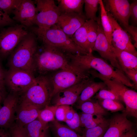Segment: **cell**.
Instances as JSON below:
<instances>
[{
  "label": "cell",
  "instance_id": "1",
  "mask_svg": "<svg viewBox=\"0 0 137 137\" xmlns=\"http://www.w3.org/2000/svg\"><path fill=\"white\" fill-rule=\"evenodd\" d=\"M92 52L85 55L67 54L71 65L81 73L88 74L89 71L93 70L108 79L118 81L127 87L134 88V85L124 73L102 59L94 56Z\"/></svg>",
  "mask_w": 137,
  "mask_h": 137
},
{
  "label": "cell",
  "instance_id": "18",
  "mask_svg": "<svg viewBox=\"0 0 137 137\" xmlns=\"http://www.w3.org/2000/svg\"><path fill=\"white\" fill-rule=\"evenodd\" d=\"M124 112L116 114L109 121V126L103 137H119L133 127V124L127 118Z\"/></svg>",
  "mask_w": 137,
  "mask_h": 137
},
{
  "label": "cell",
  "instance_id": "49",
  "mask_svg": "<svg viewBox=\"0 0 137 137\" xmlns=\"http://www.w3.org/2000/svg\"><path fill=\"white\" fill-rule=\"evenodd\" d=\"M1 107H2V106H1L0 104V109L1 108Z\"/></svg>",
  "mask_w": 137,
  "mask_h": 137
},
{
  "label": "cell",
  "instance_id": "29",
  "mask_svg": "<svg viewBox=\"0 0 137 137\" xmlns=\"http://www.w3.org/2000/svg\"><path fill=\"white\" fill-rule=\"evenodd\" d=\"M109 125V121L104 122L95 127L85 129L82 132V137H103Z\"/></svg>",
  "mask_w": 137,
  "mask_h": 137
},
{
  "label": "cell",
  "instance_id": "16",
  "mask_svg": "<svg viewBox=\"0 0 137 137\" xmlns=\"http://www.w3.org/2000/svg\"><path fill=\"white\" fill-rule=\"evenodd\" d=\"M105 10L126 29L129 26L130 4L127 0H104Z\"/></svg>",
  "mask_w": 137,
  "mask_h": 137
},
{
  "label": "cell",
  "instance_id": "2",
  "mask_svg": "<svg viewBox=\"0 0 137 137\" xmlns=\"http://www.w3.org/2000/svg\"><path fill=\"white\" fill-rule=\"evenodd\" d=\"M37 39L30 31L9 55V68L25 71L33 74L36 71L35 57L38 48Z\"/></svg>",
  "mask_w": 137,
  "mask_h": 137
},
{
  "label": "cell",
  "instance_id": "45",
  "mask_svg": "<svg viewBox=\"0 0 137 137\" xmlns=\"http://www.w3.org/2000/svg\"><path fill=\"white\" fill-rule=\"evenodd\" d=\"M75 112L72 109L70 108L66 113L65 121L66 120H70L72 119L74 116Z\"/></svg>",
  "mask_w": 137,
  "mask_h": 137
},
{
  "label": "cell",
  "instance_id": "8",
  "mask_svg": "<svg viewBox=\"0 0 137 137\" xmlns=\"http://www.w3.org/2000/svg\"><path fill=\"white\" fill-rule=\"evenodd\" d=\"M37 15L35 24L39 28H49L56 25L60 14L53 0H36Z\"/></svg>",
  "mask_w": 137,
  "mask_h": 137
},
{
  "label": "cell",
  "instance_id": "48",
  "mask_svg": "<svg viewBox=\"0 0 137 137\" xmlns=\"http://www.w3.org/2000/svg\"><path fill=\"white\" fill-rule=\"evenodd\" d=\"M5 97L3 96L0 93V104L3 100V101Z\"/></svg>",
  "mask_w": 137,
  "mask_h": 137
},
{
  "label": "cell",
  "instance_id": "6",
  "mask_svg": "<svg viewBox=\"0 0 137 137\" xmlns=\"http://www.w3.org/2000/svg\"><path fill=\"white\" fill-rule=\"evenodd\" d=\"M93 78H97L104 82L109 89L115 93L126 106L123 111L127 116L137 117V93L116 80L108 79L96 71L91 70L89 72Z\"/></svg>",
  "mask_w": 137,
  "mask_h": 137
},
{
  "label": "cell",
  "instance_id": "20",
  "mask_svg": "<svg viewBox=\"0 0 137 137\" xmlns=\"http://www.w3.org/2000/svg\"><path fill=\"white\" fill-rule=\"evenodd\" d=\"M113 49L123 72L124 70L126 69L137 70L136 56L126 51L115 48L113 46Z\"/></svg>",
  "mask_w": 137,
  "mask_h": 137
},
{
  "label": "cell",
  "instance_id": "46",
  "mask_svg": "<svg viewBox=\"0 0 137 137\" xmlns=\"http://www.w3.org/2000/svg\"><path fill=\"white\" fill-rule=\"evenodd\" d=\"M0 137H11V136L8 130L0 128Z\"/></svg>",
  "mask_w": 137,
  "mask_h": 137
},
{
  "label": "cell",
  "instance_id": "30",
  "mask_svg": "<svg viewBox=\"0 0 137 137\" xmlns=\"http://www.w3.org/2000/svg\"><path fill=\"white\" fill-rule=\"evenodd\" d=\"M100 0H84L85 15L87 20H93L96 21L98 17L96 13Z\"/></svg>",
  "mask_w": 137,
  "mask_h": 137
},
{
  "label": "cell",
  "instance_id": "19",
  "mask_svg": "<svg viewBox=\"0 0 137 137\" xmlns=\"http://www.w3.org/2000/svg\"><path fill=\"white\" fill-rule=\"evenodd\" d=\"M40 110L34 106L20 99L15 123L24 126L37 118Z\"/></svg>",
  "mask_w": 137,
  "mask_h": 137
},
{
  "label": "cell",
  "instance_id": "42",
  "mask_svg": "<svg viewBox=\"0 0 137 137\" xmlns=\"http://www.w3.org/2000/svg\"><path fill=\"white\" fill-rule=\"evenodd\" d=\"M126 31L128 32L132 37L134 42L133 45L135 48L137 47V28L133 25H129L126 29Z\"/></svg>",
  "mask_w": 137,
  "mask_h": 137
},
{
  "label": "cell",
  "instance_id": "40",
  "mask_svg": "<svg viewBox=\"0 0 137 137\" xmlns=\"http://www.w3.org/2000/svg\"><path fill=\"white\" fill-rule=\"evenodd\" d=\"M123 72L127 77L133 82L134 88L137 89V70L134 69H126Z\"/></svg>",
  "mask_w": 137,
  "mask_h": 137
},
{
  "label": "cell",
  "instance_id": "12",
  "mask_svg": "<svg viewBox=\"0 0 137 137\" xmlns=\"http://www.w3.org/2000/svg\"><path fill=\"white\" fill-rule=\"evenodd\" d=\"M107 12L112 29L111 43L113 46L137 56V51L127 31L121 27L109 13Z\"/></svg>",
  "mask_w": 137,
  "mask_h": 137
},
{
  "label": "cell",
  "instance_id": "50",
  "mask_svg": "<svg viewBox=\"0 0 137 137\" xmlns=\"http://www.w3.org/2000/svg\"></svg>",
  "mask_w": 137,
  "mask_h": 137
},
{
  "label": "cell",
  "instance_id": "24",
  "mask_svg": "<svg viewBox=\"0 0 137 137\" xmlns=\"http://www.w3.org/2000/svg\"><path fill=\"white\" fill-rule=\"evenodd\" d=\"M107 86L103 82H95L93 81L83 90L77 102V105L88 101L98 91L105 89Z\"/></svg>",
  "mask_w": 137,
  "mask_h": 137
},
{
  "label": "cell",
  "instance_id": "13",
  "mask_svg": "<svg viewBox=\"0 0 137 137\" xmlns=\"http://www.w3.org/2000/svg\"><path fill=\"white\" fill-rule=\"evenodd\" d=\"M89 77L79 83L58 92L53 97L55 105H72L77 102L83 90L93 81Z\"/></svg>",
  "mask_w": 137,
  "mask_h": 137
},
{
  "label": "cell",
  "instance_id": "26",
  "mask_svg": "<svg viewBox=\"0 0 137 137\" xmlns=\"http://www.w3.org/2000/svg\"><path fill=\"white\" fill-rule=\"evenodd\" d=\"M52 122L51 127L55 137H82L67 126L61 124L56 119Z\"/></svg>",
  "mask_w": 137,
  "mask_h": 137
},
{
  "label": "cell",
  "instance_id": "39",
  "mask_svg": "<svg viewBox=\"0 0 137 137\" xmlns=\"http://www.w3.org/2000/svg\"><path fill=\"white\" fill-rule=\"evenodd\" d=\"M15 21L0 9V28L15 24Z\"/></svg>",
  "mask_w": 137,
  "mask_h": 137
},
{
  "label": "cell",
  "instance_id": "22",
  "mask_svg": "<svg viewBox=\"0 0 137 137\" xmlns=\"http://www.w3.org/2000/svg\"><path fill=\"white\" fill-rule=\"evenodd\" d=\"M58 6L60 14L64 13H75L83 15L84 0H58Z\"/></svg>",
  "mask_w": 137,
  "mask_h": 137
},
{
  "label": "cell",
  "instance_id": "5",
  "mask_svg": "<svg viewBox=\"0 0 137 137\" xmlns=\"http://www.w3.org/2000/svg\"><path fill=\"white\" fill-rule=\"evenodd\" d=\"M52 91L50 77L41 75L35 78L31 85L20 96V99L41 110L49 105L52 98Z\"/></svg>",
  "mask_w": 137,
  "mask_h": 137
},
{
  "label": "cell",
  "instance_id": "21",
  "mask_svg": "<svg viewBox=\"0 0 137 137\" xmlns=\"http://www.w3.org/2000/svg\"><path fill=\"white\" fill-rule=\"evenodd\" d=\"M29 137H48L49 126L37 118L23 126Z\"/></svg>",
  "mask_w": 137,
  "mask_h": 137
},
{
  "label": "cell",
  "instance_id": "37",
  "mask_svg": "<svg viewBox=\"0 0 137 137\" xmlns=\"http://www.w3.org/2000/svg\"><path fill=\"white\" fill-rule=\"evenodd\" d=\"M65 122L67 126L76 132L79 133H82L80 124L79 115L75 112L73 118L70 120H66Z\"/></svg>",
  "mask_w": 137,
  "mask_h": 137
},
{
  "label": "cell",
  "instance_id": "47",
  "mask_svg": "<svg viewBox=\"0 0 137 137\" xmlns=\"http://www.w3.org/2000/svg\"><path fill=\"white\" fill-rule=\"evenodd\" d=\"M5 87L0 84V93L5 96Z\"/></svg>",
  "mask_w": 137,
  "mask_h": 137
},
{
  "label": "cell",
  "instance_id": "28",
  "mask_svg": "<svg viewBox=\"0 0 137 137\" xmlns=\"http://www.w3.org/2000/svg\"><path fill=\"white\" fill-rule=\"evenodd\" d=\"M99 5L100 8V19L101 25L108 40L112 44V28L102 0H100Z\"/></svg>",
  "mask_w": 137,
  "mask_h": 137
},
{
  "label": "cell",
  "instance_id": "35",
  "mask_svg": "<svg viewBox=\"0 0 137 137\" xmlns=\"http://www.w3.org/2000/svg\"><path fill=\"white\" fill-rule=\"evenodd\" d=\"M95 99L99 100L105 99L113 100L121 102V101L117 95L111 90L101 89L94 96Z\"/></svg>",
  "mask_w": 137,
  "mask_h": 137
},
{
  "label": "cell",
  "instance_id": "4",
  "mask_svg": "<svg viewBox=\"0 0 137 137\" xmlns=\"http://www.w3.org/2000/svg\"><path fill=\"white\" fill-rule=\"evenodd\" d=\"M35 62L36 71L41 75L58 70L75 68L71 65L66 54L55 47L44 45L40 51L38 48Z\"/></svg>",
  "mask_w": 137,
  "mask_h": 137
},
{
  "label": "cell",
  "instance_id": "43",
  "mask_svg": "<svg viewBox=\"0 0 137 137\" xmlns=\"http://www.w3.org/2000/svg\"><path fill=\"white\" fill-rule=\"evenodd\" d=\"M1 60L0 59V84L5 87L4 79L6 71L3 68Z\"/></svg>",
  "mask_w": 137,
  "mask_h": 137
},
{
  "label": "cell",
  "instance_id": "31",
  "mask_svg": "<svg viewBox=\"0 0 137 137\" xmlns=\"http://www.w3.org/2000/svg\"><path fill=\"white\" fill-rule=\"evenodd\" d=\"M58 106L47 105L44 108L40 110L37 118L42 122L48 124L52 122L55 119L56 111Z\"/></svg>",
  "mask_w": 137,
  "mask_h": 137
},
{
  "label": "cell",
  "instance_id": "9",
  "mask_svg": "<svg viewBox=\"0 0 137 137\" xmlns=\"http://www.w3.org/2000/svg\"><path fill=\"white\" fill-rule=\"evenodd\" d=\"M35 77L33 74L20 70L9 68L6 71L4 79L10 92L20 96L32 84Z\"/></svg>",
  "mask_w": 137,
  "mask_h": 137
},
{
  "label": "cell",
  "instance_id": "17",
  "mask_svg": "<svg viewBox=\"0 0 137 137\" xmlns=\"http://www.w3.org/2000/svg\"><path fill=\"white\" fill-rule=\"evenodd\" d=\"M87 20L84 14L75 13H62L60 14L56 25L71 39L76 31Z\"/></svg>",
  "mask_w": 137,
  "mask_h": 137
},
{
  "label": "cell",
  "instance_id": "3",
  "mask_svg": "<svg viewBox=\"0 0 137 137\" xmlns=\"http://www.w3.org/2000/svg\"><path fill=\"white\" fill-rule=\"evenodd\" d=\"M30 30L43 45L55 47L66 54L85 55L88 53L77 45L56 25L45 29L32 27Z\"/></svg>",
  "mask_w": 137,
  "mask_h": 137
},
{
  "label": "cell",
  "instance_id": "27",
  "mask_svg": "<svg viewBox=\"0 0 137 137\" xmlns=\"http://www.w3.org/2000/svg\"><path fill=\"white\" fill-rule=\"evenodd\" d=\"M81 127L89 129L96 127L106 121L103 116L82 112L79 115Z\"/></svg>",
  "mask_w": 137,
  "mask_h": 137
},
{
  "label": "cell",
  "instance_id": "14",
  "mask_svg": "<svg viewBox=\"0 0 137 137\" xmlns=\"http://www.w3.org/2000/svg\"><path fill=\"white\" fill-rule=\"evenodd\" d=\"M20 96L10 92L4 99L3 105L0 109V128L8 130L15 121Z\"/></svg>",
  "mask_w": 137,
  "mask_h": 137
},
{
  "label": "cell",
  "instance_id": "38",
  "mask_svg": "<svg viewBox=\"0 0 137 137\" xmlns=\"http://www.w3.org/2000/svg\"><path fill=\"white\" fill-rule=\"evenodd\" d=\"M70 107L69 105H62L58 106L56 111L55 117L58 121H65V116L67 111Z\"/></svg>",
  "mask_w": 137,
  "mask_h": 137
},
{
  "label": "cell",
  "instance_id": "34",
  "mask_svg": "<svg viewBox=\"0 0 137 137\" xmlns=\"http://www.w3.org/2000/svg\"><path fill=\"white\" fill-rule=\"evenodd\" d=\"M21 0H0V9L9 15L18 7Z\"/></svg>",
  "mask_w": 137,
  "mask_h": 137
},
{
  "label": "cell",
  "instance_id": "10",
  "mask_svg": "<svg viewBox=\"0 0 137 137\" xmlns=\"http://www.w3.org/2000/svg\"><path fill=\"white\" fill-rule=\"evenodd\" d=\"M90 74L80 72L75 68L60 70L50 77L52 86V98L58 92L78 83L89 77Z\"/></svg>",
  "mask_w": 137,
  "mask_h": 137
},
{
  "label": "cell",
  "instance_id": "7",
  "mask_svg": "<svg viewBox=\"0 0 137 137\" xmlns=\"http://www.w3.org/2000/svg\"><path fill=\"white\" fill-rule=\"evenodd\" d=\"M28 28L15 24L0 32V59L9 56L22 40L29 33Z\"/></svg>",
  "mask_w": 137,
  "mask_h": 137
},
{
  "label": "cell",
  "instance_id": "25",
  "mask_svg": "<svg viewBox=\"0 0 137 137\" xmlns=\"http://www.w3.org/2000/svg\"><path fill=\"white\" fill-rule=\"evenodd\" d=\"M76 107L85 113L102 116L108 113L97 101H93L91 100L77 105Z\"/></svg>",
  "mask_w": 137,
  "mask_h": 137
},
{
  "label": "cell",
  "instance_id": "11",
  "mask_svg": "<svg viewBox=\"0 0 137 137\" xmlns=\"http://www.w3.org/2000/svg\"><path fill=\"white\" fill-rule=\"evenodd\" d=\"M96 21L98 24L97 35L92 51H97L102 58L108 60L113 67L123 72L113 50V46L109 43L104 33L99 15Z\"/></svg>",
  "mask_w": 137,
  "mask_h": 137
},
{
  "label": "cell",
  "instance_id": "32",
  "mask_svg": "<svg viewBox=\"0 0 137 137\" xmlns=\"http://www.w3.org/2000/svg\"><path fill=\"white\" fill-rule=\"evenodd\" d=\"M88 33V43L89 51H92L97 35L98 24L97 21L90 20Z\"/></svg>",
  "mask_w": 137,
  "mask_h": 137
},
{
  "label": "cell",
  "instance_id": "44",
  "mask_svg": "<svg viewBox=\"0 0 137 137\" xmlns=\"http://www.w3.org/2000/svg\"><path fill=\"white\" fill-rule=\"evenodd\" d=\"M136 134L134 128H132L123 133L119 137H136Z\"/></svg>",
  "mask_w": 137,
  "mask_h": 137
},
{
  "label": "cell",
  "instance_id": "36",
  "mask_svg": "<svg viewBox=\"0 0 137 137\" xmlns=\"http://www.w3.org/2000/svg\"><path fill=\"white\" fill-rule=\"evenodd\" d=\"M11 137H29L23 126L14 122L8 130Z\"/></svg>",
  "mask_w": 137,
  "mask_h": 137
},
{
  "label": "cell",
  "instance_id": "15",
  "mask_svg": "<svg viewBox=\"0 0 137 137\" xmlns=\"http://www.w3.org/2000/svg\"><path fill=\"white\" fill-rule=\"evenodd\" d=\"M12 14L13 20L27 28L35 24L37 11L34 1L21 0Z\"/></svg>",
  "mask_w": 137,
  "mask_h": 137
},
{
  "label": "cell",
  "instance_id": "33",
  "mask_svg": "<svg viewBox=\"0 0 137 137\" xmlns=\"http://www.w3.org/2000/svg\"><path fill=\"white\" fill-rule=\"evenodd\" d=\"M98 102L101 106L106 110L112 112L118 111H123L125 109L123 104L121 102L111 99H105L99 100Z\"/></svg>",
  "mask_w": 137,
  "mask_h": 137
},
{
  "label": "cell",
  "instance_id": "41",
  "mask_svg": "<svg viewBox=\"0 0 137 137\" xmlns=\"http://www.w3.org/2000/svg\"><path fill=\"white\" fill-rule=\"evenodd\" d=\"M130 15L134 23L136 25L137 23V1L134 0L130 4Z\"/></svg>",
  "mask_w": 137,
  "mask_h": 137
},
{
  "label": "cell",
  "instance_id": "23",
  "mask_svg": "<svg viewBox=\"0 0 137 137\" xmlns=\"http://www.w3.org/2000/svg\"><path fill=\"white\" fill-rule=\"evenodd\" d=\"M90 22L87 20L73 36L72 39L79 47L88 53L90 51L88 43V33Z\"/></svg>",
  "mask_w": 137,
  "mask_h": 137
}]
</instances>
